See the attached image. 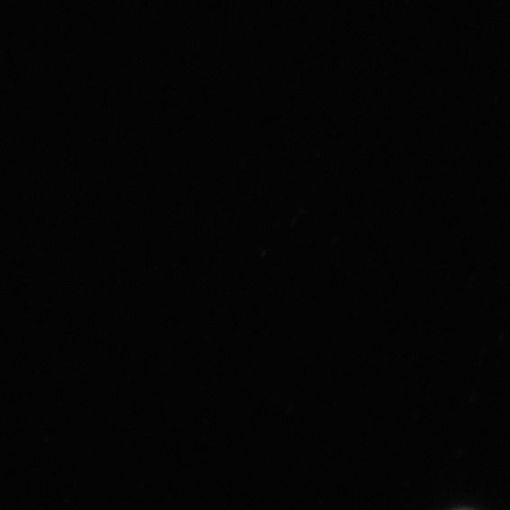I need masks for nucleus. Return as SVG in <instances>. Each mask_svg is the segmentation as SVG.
<instances>
[]
</instances>
